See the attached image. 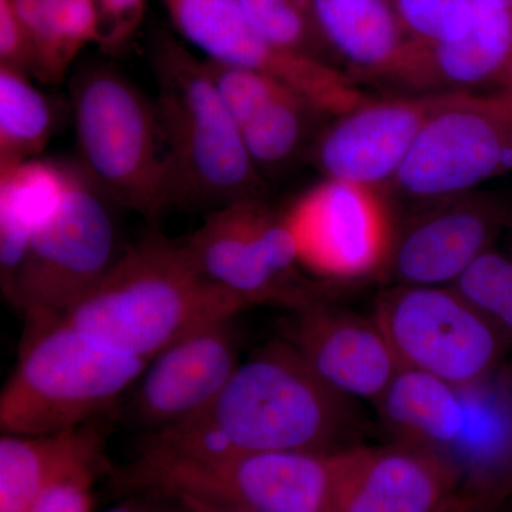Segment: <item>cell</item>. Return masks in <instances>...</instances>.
<instances>
[{
	"label": "cell",
	"instance_id": "23",
	"mask_svg": "<svg viewBox=\"0 0 512 512\" xmlns=\"http://www.w3.org/2000/svg\"><path fill=\"white\" fill-rule=\"evenodd\" d=\"M66 185V163L28 161L0 171V285L8 293L40 222Z\"/></svg>",
	"mask_w": 512,
	"mask_h": 512
},
{
	"label": "cell",
	"instance_id": "29",
	"mask_svg": "<svg viewBox=\"0 0 512 512\" xmlns=\"http://www.w3.org/2000/svg\"><path fill=\"white\" fill-rule=\"evenodd\" d=\"M106 460L87 461L64 471L23 512H93V485Z\"/></svg>",
	"mask_w": 512,
	"mask_h": 512
},
{
	"label": "cell",
	"instance_id": "12",
	"mask_svg": "<svg viewBox=\"0 0 512 512\" xmlns=\"http://www.w3.org/2000/svg\"><path fill=\"white\" fill-rule=\"evenodd\" d=\"M175 29L211 62L265 74L292 87L328 116H343L370 97L338 67L272 45L237 0H163Z\"/></svg>",
	"mask_w": 512,
	"mask_h": 512
},
{
	"label": "cell",
	"instance_id": "27",
	"mask_svg": "<svg viewBox=\"0 0 512 512\" xmlns=\"http://www.w3.org/2000/svg\"><path fill=\"white\" fill-rule=\"evenodd\" d=\"M451 286L494 322L512 345V248L488 249Z\"/></svg>",
	"mask_w": 512,
	"mask_h": 512
},
{
	"label": "cell",
	"instance_id": "25",
	"mask_svg": "<svg viewBox=\"0 0 512 512\" xmlns=\"http://www.w3.org/2000/svg\"><path fill=\"white\" fill-rule=\"evenodd\" d=\"M53 130L55 111L32 77L0 66V171L36 160Z\"/></svg>",
	"mask_w": 512,
	"mask_h": 512
},
{
	"label": "cell",
	"instance_id": "21",
	"mask_svg": "<svg viewBox=\"0 0 512 512\" xmlns=\"http://www.w3.org/2000/svg\"><path fill=\"white\" fill-rule=\"evenodd\" d=\"M333 57L372 79L403 83L419 43L404 32L390 0H305Z\"/></svg>",
	"mask_w": 512,
	"mask_h": 512
},
{
	"label": "cell",
	"instance_id": "34",
	"mask_svg": "<svg viewBox=\"0 0 512 512\" xmlns=\"http://www.w3.org/2000/svg\"><path fill=\"white\" fill-rule=\"evenodd\" d=\"M183 504V503H181ZM185 507L190 508L192 512H247V511H229V510H212V508L197 507V505H187Z\"/></svg>",
	"mask_w": 512,
	"mask_h": 512
},
{
	"label": "cell",
	"instance_id": "2",
	"mask_svg": "<svg viewBox=\"0 0 512 512\" xmlns=\"http://www.w3.org/2000/svg\"><path fill=\"white\" fill-rule=\"evenodd\" d=\"M247 308L198 271L183 241L153 235L124 249L109 274L60 319L106 348L151 362L192 330Z\"/></svg>",
	"mask_w": 512,
	"mask_h": 512
},
{
	"label": "cell",
	"instance_id": "4",
	"mask_svg": "<svg viewBox=\"0 0 512 512\" xmlns=\"http://www.w3.org/2000/svg\"><path fill=\"white\" fill-rule=\"evenodd\" d=\"M148 363L100 345L60 318L28 325L0 394V429L22 436L77 429L130 393Z\"/></svg>",
	"mask_w": 512,
	"mask_h": 512
},
{
	"label": "cell",
	"instance_id": "26",
	"mask_svg": "<svg viewBox=\"0 0 512 512\" xmlns=\"http://www.w3.org/2000/svg\"><path fill=\"white\" fill-rule=\"evenodd\" d=\"M237 2L252 26L272 45L292 55L333 66V55L323 42L305 0Z\"/></svg>",
	"mask_w": 512,
	"mask_h": 512
},
{
	"label": "cell",
	"instance_id": "16",
	"mask_svg": "<svg viewBox=\"0 0 512 512\" xmlns=\"http://www.w3.org/2000/svg\"><path fill=\"white\" fill-rule=\"evenodd\" d=\"M235 319L207 323L154 356L130 390L128 420L151 434L207 407L241 363Z\"/></svg>",
	"mask_w": 512,
	"mask_h": 512
},
{
	"label": "cell",
	"instance_id": "7",
	"mask_svg": "<svg viewBox=\"0 0 512 512\" xmlns=\"http://www.w3.org/2000/svg\"><path fill=\"white\" fill-rule=\"evenodd\" d=\"M116 207L79 164H66L62 197L36 228L5 295L28 325L62 318L119 261Z\"/></svg>",
	"mask_w": 512,
	"mask_h": 512
},
{
	"label": "cell",
	"instance_id": "13",
	"mask_svg": "<svg viewBox=\"0 0 512 512\" xmlns=\"http://www.w3.org/2000/svg\"><path fill=\"white\" fill-rule=\"evenodd\" d=\"M510 500L464 488L456 464L396 441L342 450L330 512H485Z\"/></svg>",
	"mask_w": 512,
	"mask_h": 512
},
{
	"label": "cell",
	"instance_id": "20",
	"mask_svg": "<svg viewBox=\"0 0 512 512\" xmlns=\"http://www.w3.org/2000/svg\"><path fill=\"white\" fill-rule=\"evenodd\" d=\"M474 3L470 32L446 45H420L406 86L419 93H512V12Z\"/></svg>",
	"mask_w": 512,
	"mask_h": 512
},
{
	"label": "cell",
	"instance_id": "19",
	"mask_svg": "<svg viewBox=\"0 0 512 512\" xmlns=\"http://www.w3.org/2000/svg\"><path fill=\"white\" fill-rule=\"evenodd\" d=\"M376 407L396 441L434 451L457 466L476 420L477 384L457 387L402 366Z\"/></svg>",
	"mask_w": 512,
	"mask_h": 512
},
{
	"label": "cell",
	"instance_id": "33",
	"mask_svg": "<svg viewBox=\"0 0 512 512\" xmlns=\"http://www.w3.org/2000/svg\"><path fill=\"white\" fill-rule=\"evenodd\" d=\"M478 2L487 3V5L495 6V8L512 12V0H478Z\"/></svg>",
	"mask_w": 512,
	"mask_h": 512
},
{
	"label": "cell",
	"instance_id": "6",
	"mask_svg": "<svg viewBox=\"0 0 512 512\" xmlns=\"http://www.w3.org/2000/svg\"><path fill=\"white\" fill-rule=\"evenodd\" d=\"M340 451H268L185 457L141 447L116 474L121 490L212 510L330 512Z\"/></svg>",
	"mask_w": 512,
	"mask_h": 512
},
{
	"label": "cell",
	"instance_id": "18",
	"mask_svg": "<svg viewBox=\"0 0 512 512\" xmlns=\"http://www.w3.org/2000/svg\"><path fill=\"white\" fill-rule=\"evenodd\" d=\"M204 62L259 173L288 163L305 146L315 121L328 117L311 100L272 77Z\"/></svg>",
	"mask_w": 512,
	"mask_h": 512
},
{
	"label": "cell",
	"instance_id": "8",
	"mask_svg": "<svg viewBox=\"0 0 512 512\" xmlns=\"http://www.w3.org/2000/svg\"><path fill=\"white\" fill-rule=\"evenodd\" d=\"M375 318L403 367L453 384L483 383L504 366L510 340L453 286L394 285Z\"/></svg>",
	"mask_w": 512,
	"mask_h": 512
},
{
	"label": "cell",
	"instance_id": "35",
	"mask_svg": "<svg viewBox=\"0 0 512 512\" xmlns=\"http://www.w3.org/2000/svg\"><path fill=\"white\" fill-rule=\"evenodd\" d=\"M511 503L500 505V507L493 508V510L487 512H510Z\"/></svg>",
	"mask_w": 512,
	"mask_h": 512
},
{
	"label": "cell",
	"instance_id": "17",
	"mask_svg": "<svg viewBox=\"0 0 512 512\" xmlns=\"http://www.w3.org/2000/svg\"><path fill=\"white\" fill-rule=\"evenodd\" d=\"M282 339L320 380L349 399L376 404L402 369L375 318L340 311L322 299L296 308Z\"/></svg>",
	"mask_w": 512,
	"mask_h": 512
},
{
	"label": "cell",
	"instance_id": "30",
	"mask_svg": "<svg viewBox=\"0 0 512 512\" xmlns=\"http://www.w3.org/2000/svg\"><path fill=\"white\" fill-rule=\"evenodd\" d=\"M0 66L19 70L33 79L35 49L15 0H0Z\"/></svg>",
	"mask_w": 512,
	"mask_h": 512
},
{
	"label": "cell",
	"instance_id": "10",
	"mask_svg": "<svg viewBox=\"0 0 512 512\" xmlns=\"http://www.w3.org/2000/svg\"><path fill=\"white\" fill-rule=\"evenodd\" d=\"M512 175V93L463 92L427 124L393 185L426 201Z\"/></svg>",
	"mask_w": 512,
	"mask_h": 512
},
{
	"label": "cell",
	"instance_id": "11",
	"mask_svg": "<svg viewBox=\"0 0 512 512\" xmlns=\"http://www.w3.org/2000/svg\"><path fill=\"white\" fill-rule=\"evenodd\" d=\"M299 264L326 282L386 275L397 224L382 188L325 178L284 212Z\"/></svg>",
	"mask_w": 512,
	"mask_h": 512
},
{
	"label": "cell",
	"instance_id": "32",
	"mask_svg": "<svg viewBox=\"0 0 512 512\" xmlns=\"http://www.w3.org/2000/svg\"><path fill=\"white\" fill-rule=\"evenodd\" d=\"M104 512H192L180 501L163 495L136 493L126 503L110 508Z\"/></svg>",
	"mask_w": 512,
	"mask_h": 512
},
{
	"label": "cell",
	"instance_id": "5",
	"mask_svg": "<svg viewBox=\"0 0 512 512\" xmlns=\"http://www.w3.org/2000/svg\"><path fill=\"white\" fill-rule=\"evenodd\" d=\"M80 168L117 207L156 220L175 205L173 173L156 101L107 63L70 83Z\"/></svg>",
	"mask_w": 512,
	"mask_h": 512
},
{
	"label": "cell",
	"instance_id": "15",
	"mask_svg": "<svg viewBox=\"0 0 512 512\" xmlns=\"http://www.w3.org/2000/svg\"><path fill=\"white\" fill-rule=\"evenodd\" d=\"M463 92L417 93L369 103L339 116L309 153L326 178L382 188L393 184L424 128Z\"/></svg>",
	"mask_w": 512,
	"mask_h": 512
},
{
	"label": "cell",
	"instance_id": "22",
	"mask_svg": "<svg viewBox=\"0 0 512 512\" xmlns=\"http://www.w3.org/2000/svg\"><path fill=\"white\" fill-rule=\"evenodd\" d=\"M97 420L46 436L2 433L0 512H23L50 481L87 461L106 460Z\"/></svg>",
	"mask_w": 512,
	"mask_h": 512
},
{
	"label": "cell",
	"instance_id": "31",
	"mask_svg": "<svg viewBox=\"0 0 512 512\" xmlns=\"http://www.w3.org/2000/svg\"><path fill=\"white\" fill-rule=\"evenodd\" d=\"M147 0H97L104 50L120 49L136 33L144 18Z\"/></svg>",
	"mask_w": 512,
	"mask_h": 512
},
{
	"label": "cell",
	"instance_id": "3",
	"mask_svg": "<svg viewBox=\"0 0 512 512\" xmlns=\"http://www.w3.org/2000/svg\"><path fill=\"white\" fill-rule=\"evenodd\" d=\"M151 60L175 205L212 211L245 198L264 197V178L204 60L171 37L157 40Z\"/></svg>",
	"mask_w": 512,
	"mask_h": 512
},
{
	"label": "cell",
	"instance_id": "9",
	"mask_svg": "<svg viewBox=\"0 0 512 512\" xmlns=\"http://www.w3.org/2000/svg\"><path fill=\"white\" fill-rule=\"evenodd\" d=\"M183 245L208 281L248 306L276 302L296 309L320 299L295 281L298 242L284 212L276 214L264 197L212 210Z\"/></svg>",
	"mask_w": 512,
	"mask_h": 512
},
{
	"label": "cell",
	"instance_id": "1",
	"mask_svg": "<svg viewBox=\"0 0 512 512\" xmlns=\"http://www.w3.org/2000/svg\"><path fill=\"white\" fill-rule=\"evenodd\" d=\"M357 424L352 399L320 380L285 339L239 363L200 413L157 433L143 446L185 457L268 451L333 453ZM348 448V447H346Z\"/></svg>",
	"mask_w": 512,
	"mask_h": 512
},
{
	"label": "cell",
	"instance_id": "28",
	"mask_svg": "<svg viewBox=\"0 0 512 512\" xmlns=\"http://www.w3.org/2000/svg\"><path fill=\"white\" fill-rule=\"evenodd\" d=\"M404 32L424 46L456 42L476 22L474 0H390Z\"/></svg>",
	"mask_w": 512,
	"mask_h": 512
},
{
	"label": "cell",
	"instance_id": "14",
	"mask_svg": "<svg viewBox=\"0 0 512 512\" xmlns=\"http://www.w3.org/2000/svg\"><path fill=\"white\" fill-rule=\"evenodd\" d=\"M397 224L386 275L394 285L451 286L512 229V195L464 191L424 201Z\"/></svg>",
	"mask_w": 512,
	"mask_h": 512
},
{
	"label": "cell",
	"instance_id": "24",
	"mask_svg": "<svg viewBox=\"0 0 512 512\" xmlns=\"http://www.w3.org/2000/svg\"><path fill=\"white\" fill-rule=\"evenodd\" d=\"M35 49L33 79L62 82L90 43L100 46L97 0H15Z\"/></svg>",
	"mask_w": 512,
	"mask_h": 512
},
{
	"label": "cell",
	"instance_id": "36",
	"mask_svg": "<svg viewBox=\"0 0 512 512\" xmlns=\"http://www.w3.org/2000/svg\"><path fill=\"white\" fill-rule=\"evenodd\" d=\"M505 372H507L508 380H510L512 389V360L510 363H507V365H505Z\"/></svg>",
	"mask_w": 512,
	"mask_h": 512
}]
</instances>
